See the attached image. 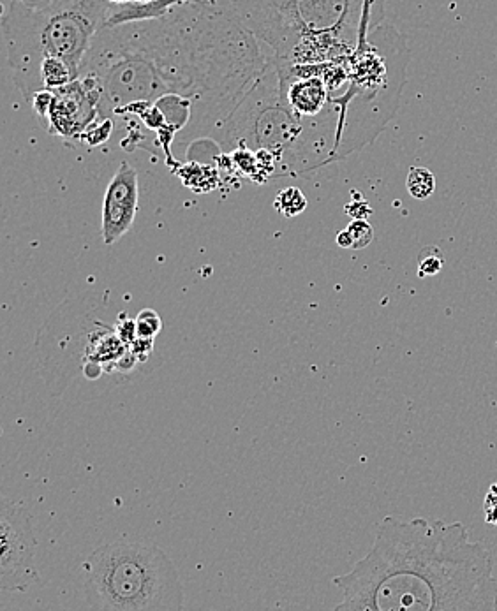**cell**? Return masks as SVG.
Returning a JSON list of instances; mask_svg holds the SVG:
<instances>
[{"label": "cell", "instance_id": "6da1fadb", "mask_svg": "<svg viewBox=\"0 0 497 611\" xmlns=\"http://www.w3.org/2000/svg\"><path fill=\"white\" fill-rule=\"evenodd\" d=\"M272 57L214 2L180 0L159 18L99 30L80 78L101 92L99 118L140 101L189 99L193 120L179 140L191 145L216 141Z\"/></svg>", "mask_w": 497, "mask_h": 611}, {"label": "cell", "instance_id": "7a4b0ae2", "mask_svg": "<svg viewBox=\"0 0 497 611\" xmlns=\"http://www.w3.org/2000/svg\"><path fill=\"white\" fill-rule=\"evenodd\" d=\"M337 611H497L496 564L464 523L386 516L346 575Z\"/></svg>", "mask_w": 497, "mask_h": 611}, {"label": "cell", "instance_id": "3957f363", "mask_svg": "<svg viewBox=\"0 0 497 611\" xmlns=\"http://www.w3.org/2000/svg\"><path fill=\"white\" fill-rule=\"evenodd\" d=\"M281 64H318L365 45L386 0H216Z\"/></svg>", "mask_w": 497, "mask_h": 611}, {"label": "cell", "instance_id": "277c9868", "mask_svg": "<svg viewBox=\"0 0 497 611\" xmlns=\"http://www.w3.org/2000/svg\"><path fill=\"white\" fill-rule=\"evenodd\" d=\"M108 8L106 0H53L43 8L9 0L2 15L4 45L13 81L27 101L43 90V60H66L78 76L82 74L83 59L103 29Z\"/></svg>", "mask_w": 497, "mask_h": 611}, {"label": "cell", "instance_id": "5b68a950", "mask_svg": "<svg viewBox=\"0 0 497 611\" xmlns=\"http://www.w3.org/2000/svg\"><path fill=\"white\" fill-rule=\"evenodd\" d=\"M87 604L101 611H179L184 589L168 555L152 543L99 546L83 564Z\"/></svg>", "mask_w": 497, "mask_h": 611}, {"label": "cell", "instance_id": "8992f818", "mask_svg": "<svg viewBox=\"0 0 497 611\" xmlns=\"http://www.w3.org/2000/svg\"><path fill=\"white\" fill-rule=\"evenodd\" d=\"M38 541L20 504L4 499L0 508V589L25 592L39 580L36 567Z\"/></svg>", "mask_w": 497, "mask_h": 611}, {"label": "cell", "instance_id": "52a82bcc", "mask_svg": "<svg viewBox=\"0 0 497 611\" xmlns=\"http://www.w3.org/2000/svg\"><path fill=\"white\" fill-rule=\"evenodd\" d=\"M101 92L89 78H78L55 90L46 131L64 140H82L83 133L99 118Z\"/></svg>", "mask_w": 497, "mask_h": 611}, {"label": "cell", "instance_id": "ba28073f", "mask_svg": "<svg viewBox=\"0 0 497 611\" xmlns=\"http://www.w3.org/2000/svg\"><path fill=\"white\" fill-rule=\"evenodd\" d=\"M138 201H140L138 173L129 162H122L104 194L103 222H101L104 245L119 242L122 236L131 231L138 212Z\"/></svg>", "mask_w": 497, "mask_h": 611}, {"label": "cell", "instance_id": "9c48e42d", "mask_svg": "<svg viewBox=\"0 0 497 611\" xmlns=\"http://www.w3.org/2000/svg\"><path fill=\"white\" fill-rule=\"evenodd\" d=\"M182 182L194 192L216 191L219 185V173L212 166H205L198 161L182 164L177 171Z\"/></svg>", "mask_w": 497, "mask_h": 611}, {"label": "cell", "instance_id": "30bf717a", "mask_svg": "<svg viewBox=\"0 0 497 611\" xmlns=\"http://www.w3.org/2000/svg\"><path fill=\"white\" fill-rule=\"evenodd\" d=\"M80 76L75 73V69L67 64L66 60L50 59L43 60L41 64V83L43 90H59L66 87L69 83L78 80Z\"/></svg>", "mask_w": 497, "mask_h": 611}, {"label": "cell", "instance_id": "8fae6325", "mask_svg": "<svg viewBox=\"0 0 497 611\" xmlns=\"http://www.w3.org/2000/svg\"><path fill=\"white\" fill-rule=\"evenodd\" d=\"M274 207L282 217L293 219L297 215L304 214L305 208H307V198H305L304 192L297 187H286L275 196Z\"/></svg>", "mask_w": 497, "mask_h": 611}, {"label": "cell", "instance_id": "7c38bea8", "mask_svg": "<svg viewBox=\"0 0 497 611\" xmlns=\"http://www.w3.org/2000/svg\"><path fill=\"white\" fill-rule=\"evenodd\" d=\"M406 189L415 199H429L436 191V178L427 168H411L406 178Z\"/></svg>", "mask_w": 497, "mask_h": 611}, {"label": "cell", "instance_id": "4fadbf2b", "mask_svg": "<svg viewBox=\"0 0 497 611\" xmlns=\"http://www.w3.org/2000/svg\"><path fill=\"white\" fill-rule=\"evenodd\" d=\"M445 266V254L438 247H425L418 254V275L420 277H434L438 275Z\"/></svg>", "mask_w": 497, "mask_h": 611}, {"label": "cell", "instance_id": "5bb4252c", "mask_svg": "<svg viewBox=\"0 0 497 611\" xmlns=\"http://www.w3.org/2000/svg\"><path fill=\"white\" fill-rule=\"evenodd\" d=\"M113 118H97L96 122L83 133L82 141H85L90 147H99L106 141L112 138Z\"/></svg>", "mask_w": 497, "mask_h": 611}, {"label": "cell", "instance_id": "9a60e30c", "mask_svg": "<svg viewBox=\"0 0 497 611\" xmlns=\"http://www.w3.org/2000/svg\"><path fill=\"white\" fill-rule=\"evenodd\" d=\"M136 326H138V337L141 339H156L163 328V321L156 310L145 309L136 317Z\"/></svg>", "mask_w": 497, "mask_h": 611}, {"label": "cell", "instance_id": "2e32d148", "mask_svg": "<svg viewBox=\"0 0 497 611\" xmlns=\"http://www.w3.org/2000/svg\"><path fill=\"white\" fill-rule=\"evenodd\" d=\"M349 235L353 240V251H362L371 245L374 240V229L367 219H353L348 224Z\"/></svg>", "mask_w": 497, "mask_h": 611}, {"label": "cell", "instance_id": "e0dca14e", "mask_svg": "<svg viewBox=\"0 0 497 611\" xmlns=\"http://www.w3.org/2000/svg\"><path fill=\"white\" fill-rule=\"evenodd\" d=\"M53 97H55V92H53V90H39V92H36V94L29 99L32 110L38 115L41 124L45 127L46 122H48L50 110H52Z\"/></svg>", "mask_w": 497, "mask_h": 611}, {"label": "cell", "instance_id": "ac0fdd59", "mask_svg": "<svg viewBox=\"0 0 497 611\" xmlns=\"http://www.w3.org/2000/svg\"><path fill=\"white\" fill-rule=\"evenodd\" d=\"M117 335L119 339L126 344L131 346L134 340L138 339V326H136V319H129L126 314H120V321L117 324Z\"/></svg>", "mask_w": 497, "mask_h": 611}, {"label": "cell", "instance_id": "d6986e66", "mask_svg": "<svg viewBox=\"0 0 497 611\" xmlns=\"http://www.w3.org/2000/svg\"><path fill=\"white\" fill-rule=\"evenodd\" d=\"M346 214L349 217H353V219H367V215L372 214V208L369 207V203L364 201V199H360V201H351L346 205Z\"/></svg>", "mask_w": 497, "mask_h": 611}, {"label": "cell", "instance_id": "ffe728a7", "mask_svg": "<svg viewBox=\"0 0 497 611\" xmlns=\"http://www.w3.org/2000/svg\"><path fill=\"white\" fill-rule=\"evenodd\" d=\"M129 349L138 356V360L147 361L149 354L152 353V349H154V339H141V337H138V339L134 340L133 344L129 346Z\"/></svg>", "mask_w": 497, "mask_h": 611}, {"label": "cell", "instance_id": "44dd1931", "mask_svg": "<svg viewBox=\"0 0 497 611\" xmlns=\"http://www.w3.org/2000/svg\"><path fill=\"white\" fill-rule=\"evenodd\" d=\"M335 242H337V245H339L341 249H353V240H351L348 229L339 231V233H337V238H335Z\"/></svg>", "mask_w": 497, "mask_h": 611}, {"label": "cell", "instance_id": "7402d4cb", "mask_svg": "<svg viewBox=\"0 0 497 611\" xmlns=\"http://www.w3.org/2000/svg\"><path fill=\"white\" fill-rule=\"evenodd\" d=\"M11 2H18V4L29 6V8H43V6H48L53 0H11Z\"/></svg>", "mask_w": 497, "mask_h": 611}, {"label": "cell", "instance_id": "603a6c76", "mask_svg": "<svg viewBox=\"0 0 497 611\" xmlns=\"http://www.w3.org/2000/svg\"><path fill=\"white\" fill-rule=\"evenodd\" d=\"M124 2H133V0H124ZM212 2H214V4H216V0H212ZM120 4H122V2H120Z\"/></svg>", "mask_w": 497, "mask_h": 611}]
</instances>
